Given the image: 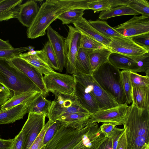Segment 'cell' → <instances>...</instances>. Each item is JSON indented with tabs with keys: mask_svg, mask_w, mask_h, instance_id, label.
Returning <instances> with one entry per match:
<instances>
[{
	"mask_svg": "<svg viewBox=\"0 0 149 149\" xmlns=\"http://www.w3.org/2000/svg\"><path fill=\"white\" fill-rule=\"evenodd\" d=\"M11 91L4 84H0V106L5 104L11 97Z\"/></svg>",
	"mask_w": 149,
	"mask_h": 149,
	"instance_id": "cell-42",
	"label": "cell"
},
{
	"mask_svg": "<svg viewBox=\"0 0 149 149\" xmlns=\"http://www.w3.org/2000/svg\"><path fill=\"white\" fill-rule=\"evenodd\" d=\"M145 132V130L144 128H141L139 132V134L140 136L143 135Z\"/></svg>",
	"mask_w": 149,
	"mask_h": 149,
	"instance_id": "cell-49",
	"label": "cell"
},
{
	"mask_svg": "<svg viewBox=\"0 0 149 149\" xmlns=\"http://www.w3.org/2000/svg\"><path fill=\"white\" fill-rule=\"evenodd\" d=\"M111 39L108 47L112 52L133 56L149 52L135 43L130 37H114Z\"/></svg>",
	"mask_w": 149,
	"mask_h": 149,
	"instance_id": "cell-12",
	"label": "cell"
},
{
	"mask_svg": "<svg viewBox=\"0 0 149 149\" xmlns=\"http://www.w3.org/2000/svg\"><path fill=\"white\" fill-rule=\"evenodd\" d=\"M107 128H106L105 131L107 132H108L110 131L112 129V126L110 125H106Z\"/></svg>",
	"mask_w": 149,
	"mask_h": 149,
	"instance_id": "cell-48",
	"label": "cell"
},
{
	"mask_svg": "<svg viewBox=\"0 0 149 149\" xmlns=\"http://www.w3.org/2000/svg\"><path fill=\"white\" fill-rule=\"evenodd\" d=\"M54 95L55 98L52 102L47 117L52 121L55 122L64 114L76 112L90 113L78 104L74 94H56Z\"/></svg>",
	"mask_w": 149,
	"mask_h": 149,
	"instance_id": "cell-6",
	"label": "cell"
},
{
	"mask_svg": "<svg viewBox=\"0 0 149 149\" xmlns=\"http://www.w3.org/2000/svg\"><path fill=\"white\" fill-rule=\"evenodd\" d=\"M14 138L3 139L0 138V149H11Z\"/></svg>",
	"mask_w": 149,
	"mask_h": 149,
	"instance_id": "cell-44",
	"label": "cell"
},
{
	"mask_svg": "<svg viewBox=\"0 0 149 149\" xmlns=\"http://www.w3.org/2000/svg\"><path fill=\"white\" fill-rule=\"evenodd\" d=\"M67 26L69 31L64 44L65 67L67 73L73 75L77 73L75 65L82 33L75 27L71 25Z\"/></svg>",
	"mask_w": 149,
	"mask_h": 149,
	"instance_id": "cell-7",
	"label": "cell"
},
{
	"mask_svg": "<svg viewBox=\"0 0 149 149\" xmlns=\"http://www.w3.org/2000/svg\"><path fill=\"white\" fill-rule=\"evenodd\" d=\"M130 0H109L111 9L118 6L127 5Z\"/></svg>",
	"mask_w": 149,
	"mask_h": 149,
	"instance_id": "cell-45",
	"label": "cell"
},
{
	"mask_svg": "<svg viewBox=\"0 0 149 149\" xmlns=\"http://www.w3.org/2000/svg\"><path fill=\"white\" fill-rule=\"evenodd\" d=\"M142 16L149 17V2L146 0H130L127 5Z\"/></svg>",
	"mask_w": 149,
	"mask_h": 149,
	"instance_id": "cell-35",
	"label": "cell"
},
{
	"mask_svg": "<svg viewBox=\"0 0 149 149\" xmlns=\"http://www.w3.org/2000/svg\"><path fill=\"white\" fill-rule=\"evenodd\" d=\"M44 75L54 71L49 65L42 50L34 51L32 49L18 56Z\"/></svg>",
	"mask_w": 149,
	"mask_h": 149,
	"instance_id": "cell-14",
	"label": "cell"
},
{
	"mask_svg": "<svg viewBox=\"0 0 149 149\" xmlns=\"http://www.w3.org/2000/svg\"><path fill=\"white\" fill-rule=\"evenodd\" d=\"M51 102L40 92L24 106L27 107L28 113L42 114L47 117Z\"/></svg>",
	"mask_w": 149,
	"mask_h": 149,
	"instance_id": "cell-20",
	"label": "cell"
},
{
	"mask_svg": "<svg viewBox=\"0 0 149 149\" xmlns=\"http://www.w3.org/2000/svg\"><path fill=\"white\" fill-rule=\"evenodd\" d=\"M72 75L75 81L78 82L83 86L94 98L98 103L100 109L112 108L120 105L100 87L92 75L78 73Z\"/></svg>",
	"mask_w": 149,
	"mask_h": 149,
	"instance_id": "cell-5",
	"label": "cell"
},
{
	"mask_svg": "<svg viewBox=\"0 0 149 149\" xmlns=\"http://www.w3.org/2000/svg\"><path fill=\"white\" fill-rule=\"evenodd\" d=\"M0 84H2V83H1L0 81Z\"/></svg>",
	"mask_w": 149,
	"mask_h": 149,
	"instance_id": "cell-52",
	"label": "cell"
},
{
	"mask_svg": "<svg viewBox=\"0 0 149 149\" xmlns=\"http://www.w3.org/2000/svg\"><path fill=\"white\" fill-rule=\"evenodd\" d=\"M14 138L11 149H23L24 139L22 132L20 131Z\"/></svg>",
	"mask_w": 149,
	"mask_h": 149,
	"instance_id": "cell-43",
	"label": "cell"
},
{
	"mask_svg": "<svg viewBox=\"0 0 149 149\" xmlns=\"http://www.w3.org/2000/svg\"><path fill=\"white\" fill-rule=\"evenodd\" d=\"M110 149H111V148H110Z\"/></svg>",
	"mask_w": 149,
	"mask_h": 149,
	"instance_id": "cell-56",
	"label": "cell"
},
{
	"mask_svg": "<svg viewBox=\"0 0 149 149\" xmlns=\"http://www.w3.org/2000/svg\"><path fill=\"white\" fill-rule=\"evenodd\" d=\"M145 137L142 136H138L136 139V144L139 146H142L145 143Z\"/></svg>",
	"mask_w": 149,
	"mask_h": 149,
	"instance_id": "cell-47",
	"label": "cell"
},
{
	"mask_svg": "<svg viewBox=\"0 0 149 149\" xmlns=\"http://www.w3.org/2000/svg\"><path fill=\"white\" fill-rule=\"evenodd\" d=\"M73 24L74 27L82 34L98 41L108 47L111 39L108 38L100 33L91 26L85 18L82 17Z\"/></svg>",
	"mask_w": 149,
	"mask_h": 149,
	"instance_id": "cell-18",
	"label": "cell"
},
{
	"mask_svg": "<svg viewBox=\"0 0 149 149\" xmlns=\"http://www.w3.org/2000/svg\"><path fill=\"white\" fill-rule=\"evenodd\" d=\"M120 149H123L122 148H120Z\"/></svg>",
	"mask_w": 149,
	"mask_h": 149,
	"instance_id": "cell-55",
	"label": "cell"
},
{
	"mask_svg": "<svg viewBox=\"0 0 149 149\" xmlns=\"http://www.w3.org/2000/svg\"><path fill=\"white\" fill-rule=\"evenodd\" d=\"M43 79L47 90L54 95H71L74 93L75 82L72 75L61 74L54 71L44 75Z\"/></svg>",
	"mask_w": 149,
	"mask_h": 149,
	"instance_id": "cell-8",
	"label": "cell"
},
{
	"mask_svg": "<svg viewBox=\"0 0 149 149\" xmlns=\"http://www.w3.org/2000/svg\"><path fill=\"white\" fill-rule=\"evenodd\" d=\"M129 109L130 106L125 104L100 109L91 115L88 122L96 121L121 123L125 120Z\"/></svg>",
	"mask_w": 149,
	"mask_h": 149,
	"instance_id": "cell-10",
	"label": "cell"
},
{
	"mask_svg": "<svg viewBox=\"0 0 149 149\" xmlns=\"http://www.w3.org/2000/svg\"><path fill=\"white\" fill-rule=\"evenodd\" d=\"M0 81L13 92V95L29 92H41L28 77L6 60H0Z\"/></svg>",
	"mask_w": 149,
	"mask_h": 149,
	"instance_id": "cell-3",
	"label": "cell"
},
{
	"mask_svg": "<svg viewBox=\"0 0 149 149\" xmlns=\"http://www.w3.org/2000/svg\"><path fill=\"white\" fill-rule=\"evenodd\" d=\"M34 48L33 46H29L12 49H0V60H10L18 56L19 54L23 52Z\"/></svg>",
	"mask_w": 149,
	"mask_h": 149,
	"instance_id": "cell-32",
	"label": "cell"
},
{
	"mask_svg": "<svg viewBox=\"0 0 149 149\" xmlns=\"http://www.w3.org/2000/svg\"><path fill=\"white\" fill-rule=\"evenodd\" d=\"M113 28L120 34L127 37L149 32V17L134 15L128 21Z\"/></svg>",
	"mask_w": 149,
	"mask_h": 149,
	"instance_id": "cell-11",
	"label": "cell"
},
{
	"mask_svg": "<svg viewBox=\"0 0 149 149\" xmlns=\"http://www.w3.org/2000/svg\"><path fill=\"white\" fill-rule=\"evenodd\" d=\"M38 10L36 1H27L21 5L17 18L23 26L29 28L35 18Z\"/></svg>",
	"mask_w": 149,
	"mask_h": 149,
	"instance_id": "cell-17",
	"label": "cell"
},
{
	"mask_svg": "<svg viewBox=\"0 0 149 149\" xmlns=\"http://www.w3.org/2000/svg\"><path fill=\"white\" fill-rule=\"evenodd\" d=\"M88 50L81 48H79L75 65L77 73H80L91 75V68L88 54Z\"/></svg>",
	"mask_w": 149,
	"mask_h": 149,
	"instance_id": "cell-27",
	"label": "cell"
},
{
	"mask_svg": "<svg viewBox=\"0 0 149 149\" xmlns=\"http://www.w3.org/2000/svg\"><path fill=\"white\" fill-rule=\"evenodd\" d=\"M131 56L136 62L137 72H144L149 76V52L142 55Z\"/></svg>",
	"mask_w": 149,
	"mask_h": 149,
	"instance_id": "cell-34",
	"label": "cell"
},
{
	"mask_svg": "<svg viewBox=\"0 0 149 149\" xmlns=\"http://www.w3.org/2000/svg\"><path fill=\"white\" fill-rule=\"evenodd\" d=\"M85 10L81 8L73 9L62 13L57 19L61 20L63 24L73 23L83 17Z\"/></svg>",
	"mask_w": 149,
	"mask_h": 149,
	"instance_id": "cell-30",
	"label": "cell"
},
{
	"mask_svg": "<svg viewBox=\"0 0 149 149\" xmlns=\"http://www.w3.org/2000/svg\"><path fill=\"white\" fill-rule=\"evenodd\" d=\"M92 75L100 87L120 104H125L121 71L108 61L94 71Z\"/></svg>",
	"mask_w": 149,
	"mask_h": 149,
	"instance_id": "cell-2",
	"label": "cell"
},
{
	"mask_svg": "<svg viewBox=\"0 0 149 149\" xmlns=\"http://www.w3.org/2000/svg\"><path fill=\"white\" fill-rule=\"evenodd\" d=\"M1 106H0V109H1Z\"/></svg>",
	"mask_w": 149,
	"mask_h": 149,
	"instance_id": "cell-54",
	"label": "cell"
},
{
	"mask_svg": "<svg viewBox=\"0 0 149 149\" xmlns=\"http://www.w3.org/2000/svg\"><path fill=\"white\" fill-rule=\"evenodd\" d=\"M130 77L132 87L149 86V76H143L137 72L130 71Z\"/></svg>",
	"mask_w": 149,
	"mask_h": 149,
	"instance_id": "cell-38",
	"label": "cell"
},
{
	"mask_svg": "<svg viewBox=\"0 0 149 149\" xmlns=\"http://www.w3.org/2000/svg\"><path fill=\"white\" fill-rule=\"evenodd\" d=\"M85 128L75 129L62 122L53 137L45 145L44 149H84Z\"/></svg>",
	"mask_w": 149,
	"mask_h": 149,
	"instance_id": "cell-4",
	"label": "cell"
},
{
	"mask_svg": "<svg viewBox=\"0 0 149 149\" xmlns=\"http://www.w3.org/2000/svg\"><path fill=\"white\" fill-rule=\"evenodd\" d=\"M42 50L49 66L52 69L58 71V66L56 56L48 40Z\"/></svg>",
	"mask_w": 149,
	"mask_h": 149,
	"instance_id": "cell-33",
	"label": "cell"
},
{
	"mask_svg": "<svg viewBox=\"0 0 149 149\" xmlns=\"http://www.w3.org/2000/svg\"><path fill=\"white\" fill-rule=\"evenodd\" d=\"M89 0H47L39 8L38 14L27 31L28 38L35 39L45 35L51 24L62 13L70 10H88Z\"/></svg>",
	"mask_w": 149,
	"mask_h": 149,
	"instance_id": "cell-1",
	"label": "cell"
},
{
	"mask_svg": "<svg viewBox=\"0 0 149 149\" xmlns=\"http://www.w3.org/2000/svg\"><path fill=\"white\" fill-rule=\"evenodd\" d=\"M111 52L108 47L94 50H88V54L92 74L108 61L109 57Z\"/></svg>",
	"mask_w": 149,
	"mask_h": 149,
	"instance_id": "cell-24",
	"label": "cell"
},
{
	"mask_svg": "<svg viewBox=\"0 0 149 149\" xmlns=\"http://www.w3.org/2000/svg\"><path fill=\"white\" fill-rule=\"evenodd\" d=\"M40 92H29L13 95L5 104L1 106L0 110H7L20 104L25 106Z\"/></svg>",
	"mask_w": 149,
	"mask_h": 149,
	"instance_id": "cell-26",
	"label": "cell"
},
{
	"mask_svg": "<svg viewBox=\"0 0 149 149\" xmlns=\"http://www.w3.org/2000/svg\"><path fill=\"white\" fill-rule=\"evenodd\" d=\"M118 144V141H116L113 145V149H116Z\"/></svg>",
	"mask_w": 149,
	"mask_h": 149,
	"instance_id": "cell-50",
	"label": "cell"
},
{
	"mask_svg": "<svg viewBox=\"0 0 149 149\" xmlns=\"http://www.w3.org/2000/svg\"><path fill=\"white\" fill-rule=\"evenodd\" d=\"M105 47H107L98 41L82 34L80 48L88 50H94Z\"/></svg>",
	"mask_w": 149,
	"mask_h": 149,
	"instance_id": "cell-36",
	"label": "cell"
},
{
	"mask_svg": "<svg viewBox=\"0 0 149 149\" xmlns=\"http://www.w3.org/2000/svg\"><path fill=\"white\" fill-rule=\"evenodd\" d=\"M122 84L125 96V104H130L132 102V86L130 77V71L126 70L121 71Z\"/></svg>",
	"mask_w": 149,
	"mask_h": 149,
	"instance_id": "cell-31",
	"label": "cell"
},
{
	"mask_svg": "<svg viewBox=\"0 0 149 149\" xmlns=\"http://www.w3.org/2000/svg\"><path fill=\"white\" fill-rule=\"evenodd\" d=\"M2 1V0H0V2L1 1Z\"/></svg>",
	"mask_w": 149,
	"mask_h": 149,
	"instance_id": "cell-53",
	"label": "cell"
},
{
	"mask_svg": "<svg viewBox=\"0 0 149 149\" xmlns=\"http://www.w3.org/2000/svg\"><path fill=\"white\" fill-rule=\"evenodd\" d=\"M140 14L127 5L118 6L100 13L99 18L102 20L107 19L109 18L121 15Z\"/></svg>",
	"mask_w": 149,
	"mask_h": 149,
	"instance_id": "cell-28",
	"label": "cell"
},
{
	"mask_svg": "<svg viewBox=\"0 0 149 149\" xmlns=\"http://www.w3.org/2000/svg\"><path fill=\"white\" fill-rule=\"evenodd\" d=\"M53 122L49 119L48 122L45 124L39 135L29 149H40L42 148L44 146L43 141L45 134Z\"/></svg>",
	"mask_w": 149,
	"mask_h": 149,
	"instance_id": "cell-39",
	"label": "cell"
},
{
	"mask_svg": "<svg viewBox=\"0 0 149 149\" xmlns=\"http://www.w3.org/2000/svg\"><path fill=\"white\" fill-rule=\"evenodd\" d=\"M149 86L132 88V100L139 108L149 110Z\"/></svg>",
	"mask_w": 149,
	"mask_h": 149,
	"instance_id": "cell-25",
	"label": "cell"
},
{
	"mask_svg": "<svg viewBox=\"0 0 149 149\" xmlns=\"http://www.w3.org/2000/svg\"><path fill=\"white\" fill-rule=\"evenodd\" d=\"M62 123L58 120L52 122L45 134L43 141L44 145H45L53 137Z\"/></svg>",
	"mask_w": 149,
	"mask_h": 149,
	"instance_id": "cell-41",
	"label": "cell"
},
{
	"mask_svg": "<svg viewBox=\"0 0 149 149\" xmlns=\"http://www.w3.org/2000/svg\"><path fill=\"white\" fill-rule=\"evenodd\" d=\"M88 22L97 31L108 38L111 39L114 37L123 36L109 25L105 21L98 20H89Z\"/></svg>",
	"mask_w": 149,
	"mask_h": 149,
	"instance_id": "cell-29",
	"label": "cell"
},
{
	"mask_svg": "<svg viewBox=\"0 0 149 149\" xmlns=\"http://www.w3.org/2000/svg\"><path fill=\"white\" fill-rule=\"evenodd\" d=\"M91 114L83 112L66 113L61 116L57 120L61 121L66 125L81 130L88 123Z\"/></svg>",
	"mask_w": 149,
	"mask_h": 149,
	"instance_id": "cell-19",
	"label": "cell"
},
{
	"mask_svg": "<svg viewBox=\"0 0 149 149\" xmlns=\"http://www.w3.org/2000/svg\"><path fill=\"white\" fill-rule=\"evenodd\" d=\"M108 61L119 70L137 72L136 63L130 56L112 52L109 57Z\"/></svg>",
	"mask_w": 149,
	"mask_h": 149,
	"instance_id": "cell-23",
	"label": "cell"
},
{
	"mask_svg": "<svg viewBox=\"0 0 149 149\" xmlns=\"http://www.w3.org/2000/svg\"><path fill=\"white\" fill-rule=\"evenodd\" d=\"M7 61L9 65L28 77L39 88L44 97L48 95L49 92L45 87L42 73L18 56Z\"/></svg>",
	"mask_w": 149,
	"mask_h": 149,
	"instance_id": "cell-13",
	"label": "cell"
},
{
	"mask_svg": "<svg viewBox=\"0 0 149 149\" xmlns=\"http://www.w3.org/2000/svg\"><path fill=\"white\" fill-rule=\"evenodd\" d=\"M45 145H44L40 149H44Z\"/></svg>",
	"mask_w": 149,
	"mask_h": 149,
	"instance_id": "cell-51",
	"label": "cell"
},
{
	"mask_svg": "<svg viewBox=\"0 0 149 149\" xmlns=\"http://www.w3.org/2000/svg\"><path fill=\"white\" fill-rule=\"evenodd\" d=\"M87 5L88 9L93 10L94 13L111 9L109 0H89Z\"/></svg>",
	"mask_w": 149,
	"mask_h": 149,
	"instance_id": "cell-37",
	"label": "cell"
},
{
	"mask_svg": "<svg viewBox=\"0 0 149 149\" xmlns=\"http://www.w3.org/2000/svg\"><path fill=\"white\" fill-rule=\"evenodd\" d=\"M23 0H2L0 2V22L17 18Z\"/></svg>",
	"mask_w": 149,
	"mask_h": 149,
	"instance_id": "cell-21",
	"label": "cell"
},
{
	"mask_svg": "<svg viewBox=\"0 0 149 149\" xmlns=\"http://www.w3.org/2000/svg\"><path fill=\"white\" fill-rule=\"evenodd\" d=\"M14 48L10 43L9 40H3L0 38V49H12Z\"/></svg>",
	"mask_w": 149,
	"mask_h": 149,
	"instance_id": "cell-46",
	"label": "cell"
},
{
	"mask_svg": "<svg viewBox=\"0 0 149 149\" xmlns=\"http://www.w3.org/2000/svg\"><path fill=\"white\" fill-rule=\"evenodd\" d=\"M47 34L57 61L59 70L62 72L65 66L64 52L65 38L53 29L50 25L47 29Z\"/></svg>",
	"mask_w": 149,
	"mask_h": 149,
	"instance_id": "cell-15",
	"label": "cell"
},
{
	"mask_svg": "<svg viewBox=\"0 0 149 149\" xmlns=\"http://www.w3.org/2000/svg\"><path fill=\"white\" fill-rule=\"evenodd\" d=\"M46 117L42 114L29 113L21 130L24 136L23 149H29L37 138L44 127Z\"/></svg>",
	"mask_w": 149,
	"mask_h": 149,
	"instance_id": "cell-9",
	"label": "cell"
},
{
	"mask_svg": "<svg viewBox=\"0 0 149 149\" xmlns=\"http://www.w3.org/2000/svg\"><path fill=\"white\" fill-rule=\"evenodd\" d=\"M27 113V107L23 104L7 110H0V125L13 123L22 119Z\"/></svg>",
	"mask_w": 149,
	"mask_h": 149,
	"instance_id": "cell-22",
	"label": "cell"
},
{
	"mask_svg": "<svg viewBox=\"0 0 149 149\" xmlns=\"http://www.w3.org/2000/svg\"><path fill=\"white\" fill-rule=\"evenodd\" d=\"M75 82L73 94L78 104L91 114L100 110L98 103L86 88L79 82Z\"/></svg>",
	"mask_w": 149,
	"mask_h": 149,
	"instance_id": "cell-16",
	"label": "cell"
},
{
	"mask_svg": "<svg viewBox=\"0 0 149 149\" xmlns=\"http://www.w3.org/2000/svg\"><path fill=\"white\" fill-rule=\"evenodd\" d=\"M130 38L135 43L149 52V32Z\"/></svg>",
	"mask_w": 149,
	"mask_h": 149,
	"instance_id": "cell-40",
	"label": "cell"
}]
</instances>
